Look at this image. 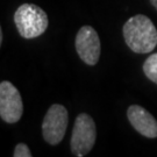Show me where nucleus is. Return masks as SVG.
Returning a JSON list of instances; mask_svg holds the SVG:
<instances>
[{
    "label": "nucleus",
    "mask_w": 157,
    "mask_h": 157,
    "mask_svg": "<svg viewBox=\"0 0 157 157\" xmlns=\"http://www.w3.org/2000/svg\"><path fill=\"white\" fill-rule=\"evenodd\" d=\"M23 113L21 94L14 85L8 80L0 84V118L6 124L17 122Z\"/></svg>",
    "instance_id": "obj_5"
},
{
    "label": "nucleus",
    "mask_w": 157,
    "mask_h": 157,
    "mask_svg": "<svg viewBox=\"0 0 157 157\" xmlns=\"http://www.w3.org/2000/svg\"><path fill=\"white\" fill-rule=\"evenodd\" d=\"M127 118L133 128L148 139L157 137V121L146 108L139 105H132L127 109Z\"/></svg>",
    "instance_id": "obj_7"
},
{
    "label": "nucleus",
    "mask_w": 157,
    "mask_h": 157,
    "mask_svg": "<svg viewBox=\"0 0 157 157\" xmlns=\"http://www.w3.org/2000/svg\"><path fill=\"white\" fill-rule=\"evenodd\" d=\"M2 43V32H1V29H0V44Z\"/></svg>",
    "instance_id": "obj_11"
},
{
    "label": "nucleus",
    "mask_w": 157,
    "mask_h": 157,
    "mask_svg": "<svg viewBox=\"0 0 157 157\" xmlns=\"http://www.w3.org/2000/svg\"><path fill=\"white\" fill-rule=\"evenodd\" d=\"M97 140V128L93 119L86 113H80L75 120L71 136V152L75 156H86L92 150Z\"/></svg>",
    "instance_id": "obj_3"
},
{
    "label": "nucleus",
    "mask_w": 157,
    "mask_h": 157,
    "mask_svg": "<svg viewBox=\"0 0 157 157\" xmlns=\"http://www.w3.org/2000/svg\"><path fill=\"white\" fill-rule=\"evenodd\" d=\"M76 51L80 59L87 65H95L100 57V40L95 29L91 26H83L76 35Z\"/></svg>",
    "instance_id": "obj_6"
},
{
    "label": "nucleus",
    "mask_w": 157,
    "mask_h": 157,
    "mask_svg": "<svg viewBox=\"0 0 157 157\" xmlns=\"http://www.w3.org/2000/svg\"><path fill=\"white\" fill-rule=\"evenodd\" d=\"M69 124V113L63 105L54 104L45 113L42 122V135L47 143L56 146L63 140Z\"/></svg>",
    "instance_id": "obj_4"
},
{
    "label": "nucleus",
    "mask_w": 157,
    "mask_h": 157,
    "mask_svg": "<svg viewBox=\"0 0 157 157\" xmlns=\"http://www.w3.org/2000/svg\"><path fill=\"white\" fill-rule=\"evenodd\" d=\"M14 23L23 39H35L44 33L49 20L41 7L34 4H22L14 13Z\"/></svg>",
    "instance_id": "obj_2"
},
{
    "label": "nucleus",
    "mask_w": 157,
    "mask_h": 157,
    "mask_svg": "<svg viewBox=\"0 0 157 157\" xmlns=\"http://www.w3.org/2000/svg\"><path fill=\"white\" fill-rule=\"evenodd\" d=\"M14 157H32V151L28 148L26 143H17L14 152H13Z\"/></svg>",
    "instance_id": "obj_9"
},
{
    "label": "nucleus",
    "mask_w": 157,
    "mask_h": 157,
    "mask_svg": "<svg viewBox=\"0 0 157 157\" xmlns=\"http://www.w3.org/2000/svg\"><path fill=\"white\" fill-rule=\"evenodd\" d=\"M150 2H151V5L154 6V8L157 11V0H150Z\"/></svg>",
    "instance_id": "obj_10"
},
{
    "label": "nucleus",
    "mask_w": 157,
    "mask_h": 157,
    "mask_svg": "<svg viewBox=\"0 0 157 157\" xmlns=\"http://www.w3.org/2000/svg\"><path fill=\"white\" fill-rule=\"evenodd\" d=\"M129 49L136 54L151 52L157 45V29L148 17L137 14L128 19L122 28Z\"/></svg>",
    "instance_id": "obj_1"
},
{
    "label": "nucleus",
    "mask_w": 157,
    "mask_h": 157,
    "mask_svg": "<svg viewBox=\"0 0 157 157\" xmlns=\"http://www.w3.org/2000/svg\"><path fill=\"white\" fill-rule=\"evenodd\" d=\"M143 72L147 78L157 84V52L152 54L143 63Z\"/></svg>",
    "instance_id": "obj_8"
}]
</instances>
